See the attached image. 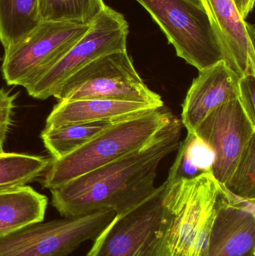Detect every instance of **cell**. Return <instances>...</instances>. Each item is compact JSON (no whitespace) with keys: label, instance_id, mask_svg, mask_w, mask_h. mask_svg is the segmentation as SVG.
Returning a JSON list of instances; mask_svg holds the SVG:
<instances>
[{"label":"cell","instance_id":"obj_6","mask_svg":"<svg viewBox=\"0 0 255 256\" xmlns=\"http://www.w3.org/2000/svg\"><path fill=\"white\" fill-rule=\"evenodd\" d=\"M129 24L122 14L106 6L87 32L50 67L25 87L34 98L54 97L63 84L94 60L127 50Z\"/></svg>","mask_w":255,"mask_h":256},{"label":"cell","instance_id":"obj_15","mask_svg":"<svg viewBox=\"0 0 255 256\" xmlns=\"http://www.w3.org/2000/svg\"><path fill=\"white\" fill-rule=\"evenodd\" d=\"M48 200L31 186L0 190V238L44 219Z\"/></svg>","mask_w":255,"mask_h":256},{"label":"cell","instance_id":"obj_4","mask_svg":"<svg viewBox=\"0 0 255 256\" xmlns=\"http://www.w3.org/2000/svg\"><path fill=\"white\" fill-rule=\"evenodd\" d=\"M164 192L163 183L136 207L115 215L86 256H171L167 243L171 214Z\"/></svg>","mask_w":255,"mask_h":256},{"label":"cell","instance_id":"obj_5","mask_svg":"<svg viewBox=\"0 0 255 256\" xmlns=\"http://www.w3.org/2000/svg\"><path fill=\"white\" fill-rule=\"evenodd\" d=\"M151 14L180 58L202 70L224 61L220 39L201 0H136Z\"/></svg>","mask_w":255,"mask_h":256},{"label":"cell","instance_id":"obj_25","mask_svg":"<svg viewBox=\"0 0 255 256\" xmlns=\"http://www.w3.org/2000/svg\"><path fill=\"white\" fill-rule=\"evenodd\" d=\"M0 61H1V58H0Z\"/></svg>","mask_w":255,"mask_h":256},{"label":"cell","instance_id":"obj_23","mask_svg":"<svg viewBox=\"0 0 255 256\" xmlns=\"http://www.w3.org/2000/svg\"><path fill=\"white\" fill-rule=\"evenodd\" d=\"M255 75L240 78L239 100L250 121L255 124Z\"/></svg>","mask_w":255,"mask_h":256},{"label":"cell","instance_id":"obj_3","mask_svg":"<svg viewBox=\"0 0 255 256\" xmlns=\"http://www.w3.org/2000/svg\"><path fill=\"white\" fill-rule=\"evenodd\" d=\"M165 184L171 214L168 248L171 256H207L217 214L220 184L211 173Z\"/></svg>","mask_w":255,"mask_h":256},{"label":"cell","instance_id":"obj_19","mask_svg":"<svg viewBox=\"0 0 255 256\" xmlns=\"http://www.w3.org/2000/svg\"><path fill=\"white\" fill-rule=\"evenodd\" d=\"M48 158L25 154L0 153V190L25 186L46 171Z\"/></svg>","mask_w":255,"mask_h":256},{"label":"cell","instance_id":"obj_17","mask_svg":"<svg viewBox=\"0 0 255 256\" xmlns=\"http://www.w3.org/2000/svg\"><path fill=\"white\" fill-rule=\"evenodd\" d=\"M114 121L45 127L40 138L52 160H58L77 149L109 127Z\"/></svg>","mask_w":255,"mask_h":256},{"label":"cell","instance_id":"obj_22","mask_svg":"<svg viewBox=\"0 0 255 256\" xmlns=\"http://www.w3.org/2000/svg\"><path fill=\"white\" fill-rule=\"evenodd\" d=\"M16 96L0 88V153L4 152V144L11 124L13 102Z\"/></svg>","mask_w":255,"mask_h":256},{"label":"cell","instance_id":"obj_10","mask_svg":"<svg viewBox=\"0 0 255 256\" xmlns=\"http://www.w3.org/2000/svg\"><path fill=\"white\" fill-rule=\"evenodd\" d=\"M194 134L214 152L211 173L220 184L224 185L246 146L255 136V124L237 98L214 110L198 126Z\"/></svg>","mask_w":255,"mask_h":256},{"label":"cell","instance_id":"obj_20","mask_svg":"<svg viewBox=\"0 0 255 256\" xmlns=\"http://www.w3.org/2000/svg\"><path fill=\"white\" fill-rule=\"evenodd\" d=\"M105 7L103 0H40L43 21L89 25Z\"/></svg>","mask_w":255,"mask_h":256},{"label":"cell","instance_id":"obj_16","mask_svg":"<svg viewBox=\"0 0 255 256\" xmlns=\"http://www.w3.org/2000/svg\"><path fill=\"white\" fill-rule=\"evenodd\" d=\"M42 21L40 0H0V42L4 50L19 43Z\"/></svg>","mask_w":255,"mask_h":256},{"label":"cell","instance_id":"obj_21","mask_svg":"<svg viewBox=\"0 0 255 256\" xmlns=\"http://www.w3.org/2000/svg\"><path fill=\"white\" fill-rule=\"evenodd\" d=\"M223 186L240 198L255 200V136L246 146L232 176Z\"/></svg>","mask_w":255,"mask_h":256},{"label":"cell","instance_id":"obj_2","mask_svg":"<svg viewBox=\"0 0 255 256\" xmlns=\"http://www.w3.org/2000/svg\"><path fill=\"white\" fill-rule=\"evenodd\" d=\"M173 117L163 106L114 121L71 153L50 161L43 174L42 184L50 190L142 148Z\"/></svg>","mask_w":255,"mask_h":256},{"label":"cell","instance_id":"obj_8","mask_svg":"<svg viewBox=\"0 0 255 256\" xmlns=\"http://www.w3.org/2000/svg\"><path fill=\"white\" fill-rule=\"evenodd\" d=\"M112 210L36 222L0 238V256H69L115 218Z\"/></svg>","mask_w":255,"mask_h":256},{"label":"cell","instance_id":"obj_9","mask_svg":"<svg viewBox=\"0 0 255 256\" xmlns=\"http://www.w3.org/2000/svg\"><path fill=\"white\" fill-rule=\"evenodd\" d=\"M86 24L42 21L17 44L4 50L3 78L25 88L72 48L90 28Z\"/></svg>","mask_w":255,"mask_h":256},{"label":"cell","instance_id":"obj_7","mask_svg":"<svg viewBox=\"0 0 255 256\" xmlns=\"http://www.w3.org/2000/svg\"><path fill=\"white\" fill-rule=\"evenodd\" d=\"M54 97L60 100L107 99L164 106L160 96L148 88L127 50L103 56L67 80Z\"/></svg>","mask_w":255,"mask_h":256},{"label":"cell","instance_id":"obj_1","mask_svg":"<svg viewBox=\"0 0 255 256\" xmlns=\"http://www.w3.org/2000/svg\"><path fill=\"white\" fill-rule=\"evenodd\" d=\"M181 130L182 123L174 116L142 148L50 190L52 206L63 218L131 210L155 190L157 168L178 150Z\"/></svg>","mask_w":255,"mask_h":256},{"label":"cell","instance_id":"obj_13","mask_svg":"<svg viewBox=\"0 0 255 256\" xmlns=\"http://www.w3.org/2000/svg\"><path fill=\"white\" fill-rule=\"evenodd\" d=\"M240 78L224 61L199 70L182 105L183 126L188 132L211 114L230 100L239 98Z\"/></svg>","mask_w":255,"mask_h":256},{"label":"cell","instance_id":"obj_12","mask_svg":"<svg viewBox=\"0 0 255 256\" xmlns=\"http://www.w3.org/2000/svg\"><path fill=\"white\" fill-rule=\"evenodd\" d=\"M224 52L225 62L240 78L255 75L254 26L241 16L234 0H201Z\"/></svg>","mask_w":255,"mask_h":256},{"label":"cell","instance_id":"obj_18","mask_svg":"<svg viewBox=\"0 0 255 256\" xmlns=\"http://www.w3.org/2000/svg\"><path fill=\"white\" fill-rule=\"evenodd\" d=\"M178 150L167 180L192 179L201 174L211 173L214 162V152L194 132H188L185 140L180 143Z\"/></svg>","mask_w":255,"mask_h":256},{"label":"cell","instance_id":"obj_24","mask_svg":"<svg viewBox=\"0 0 255 256\" xmlns=\"http://www.w3.org/2000/svg\"><path fill=\"white\" fill-rule=\"evenodd\" d=\"M235 6L244 19L248 16L254 8L255 0H234Z\"/></svg>","mask_w":255,"mask_h":256},{"label":"cell","instance_id":"obj_14","mask_svg":"<svg viewBox=\"0 0 255 256\" xmlns=\"http://www.w3.org/2000/svg\"><path fill=\"white\" fill-rule=\"evenodd\" d=\"M155 108L145 104L107 99L60 100L48 116L45 127L116 121Z\"/></svg>","mask_w":255,"mask_h":256},{"label":"cell","instance_id":"obj_11","mask_svg":"<svg viewBox=\"0 0 255 256\" xmlns=\"http://www.w3.org/2000/svg\"><path fill=\"white\" fill-rule=\"evenodd\" d=\"M207 256H255V200L220 184Z\"/></svg>","mask_w":255,"mask_h":256}]
</instances>
